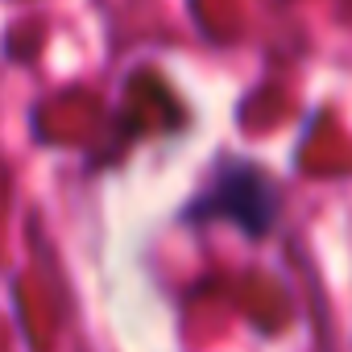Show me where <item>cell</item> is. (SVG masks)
<instances>
[{
    "label": "cell",
    "instance_id": "1",
    "mask_svg": "<svg viewBox=\"0 0 352 352\" xmlns=\"http://www.w3.org/2000/svg\"><path fill=\"white\" fill-rule=\"evenodd\" d=\"M199 216H224L236 220L249 236H261L274 228L278 216V191L270 183V174H261L253 162H232L216 179V187L195 204Z\"/></svg>",
    "mask_w": 352,
    "mask_h": 352
}]
</instances>
